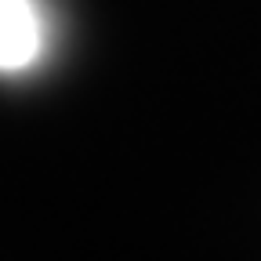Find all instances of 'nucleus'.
Masks as SVG:
<instances>
[{"mask_svg":"<svg viewBox=\"0 0 261 261\" xmlns=\"http://www.w3.org/2000/svg\"><path fill=\"white\" fill-rule=\"evenodd\" d=\"M47 47L40 0H0V73H25Z\"/></svg>","mask_w":261,"mask_h":261,"instance_id":"obj_1","label":"nucleus"}]
</instances>
